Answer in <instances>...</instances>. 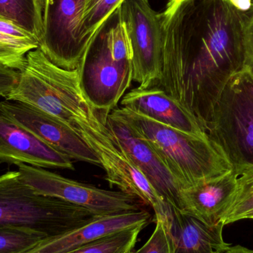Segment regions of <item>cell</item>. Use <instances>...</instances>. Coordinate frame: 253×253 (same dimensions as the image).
<instances>
[{
  "mask_svg": "<svg viewBox=\"0 0 253 253\" xmlns=\"http://www.w3.org/2000/svg\"><path fill=\"white\" fill-rule=\"evenodd\" d=\"M108 117V114L97 111L88 103L85 114L76 119L74 129L96 153L100 167L105 170V179L111 187H117L150 207L156 219H165L169 205L132 162L107 126Z\"/></svg>",
  "mask_w": 253,
  "mask_h": 253,
  "instance_id": "5",
  "label": "cell"
},
{
  "mask_svg": "<svg viewBox=\"0 0 253 253\" xmlns=\"http://www.w3.org/2000/svg\"><path fill=\"white\" fill-rule=\"evenodd\" d=\"M135 253H170V245L165 222L156 219V227L145 245Z\"/></svg>",
  "mask_w": 253,
  "mask_h": 253,
  "instance_id": "24",
  "label": "cell"
},
{
  "mask_svg": "<svg viewBox=\"0 0 253 253\" xmlns=\"http://www.w3.org/2000/svg\"><path fill=\"white\" fill-rule=\"evenodd\" d=\"M5 98L31 105L74 129L76 119L85 114L88 105L78 69L59 68L39 47L27 54L17 84Z\"/></svg>",
  "mask_w": 253,
  "mask_h": 253,
  "instance_id": "4",
  "label": "cell"
},
{
  "mask_svg": "<svg viewBox=\"0 0 253 253\" xmlns=\"http://www.w3.org/2000/svg\"><path fill=\"white\" fill-rule=\"evenodd\" d=\"M135 253V252H133V253Z\"/></svg>",
  "mask_w": 253,
  "mask_h": 253,
  "instance_id": "34",
  "label": "cell"
},
{
  "mask_svg": "<svg viewBox=\"0 0 253 253\" xmlns=\"http://www.w3.org/2000/svg\"><path fill=\"white\" fill-rule=\"evenodd\" d=\"M121 105L177 130L199 138H209L197 119L178 100L161 89L135 87L123 96Z\"/></svg>",
  "mask_w": 253,
  "mask_h": 253,
  "instance_id": "14",
  "label": "cell"
},
{
  "mask_svg": "<svg viewBox=\"0 0 253 253\" xmlns=\"http://www.w3.org/2000/svg\"><path fill=\"white\" fill-rule=\"evenodd\" d=\"M80 87L95 109L111 114L132 82L130 60H117L111 54L106 24L90 40L78 68Z\"/></svg>",
  "mask_w": 253,
  "mask_h": 253,
  "instance_id": "7",
  "label": "cell"
},
{
  "mask_svg": "<svg viewBox=\"0 0 253 253\" xmlns=\"http://www.w3.org/2000/svg\"><path fill=\"white\" fill-rule=\"evenodd\" d=\"M159 17L160 77L150 87L178 100L207 131L224 87L243 68L252 18L228 0H169Z\"/></svg>",
  "mask_w": 253,
  "mask_h": 253,
  "instance_id": "1",
  "label": "cell"
},
{
  "mask_svg": "<svg viewBox=\"0 0 253 253\" xmlns=\"http://www.w3.org/2000/svg\"><path fill=\"white\" fill-rule=\"evenodd\" d=\"M0 96H3V95H2V94H1V93H0Z\"/></svg>",
  "mask_w": 253,
  "mask_h": 253,
  "instance_id": "33",
  "label": "cell"
},
{
  "mask_svg": "<svg viewBox=\"0 0 253 253\" xmlns=\"http://www.w3.org/2000/svg\"><path fill=\"white\" fill-rule=\"evenodd\" d=\"M144 1H146V2H148V0H144Z\"/></svg>",
  "mask_w": 253,
  "mask_h": 253,
  "instance_id": "32",
  "label": "cell"
},
{
  "mask_svg": "<svg viewBox=\"0 0 253 253\" xmlns=\"http://www.w3.org/2000/svg\"><path fill=\"white\" fill-rule=\"evenodd\" d=\"M207 132L233 168L253 165V74L246 68L238 71L226 84Z\"/></svg>",
  "mask_w": 253,
  "mask_h": 253,
  "instance_id": "6",
  "label": "cell"
},
{
  "mask_svg": "<svg viewBox=\"0 0 253 253\" xmlns=\"http://www.w3.org/2000/svg\"><path fill=\"white\" fill-rule=\"evenodd\" d=\"M107 126L165 202L178 209L179 189L154 149L135 132L115 109L108 115Z\"/></svg>",
  "mask_w": 253,
  "mask_h": 253,
  "instance_id": "12",
  "label": "cell"
},
{
  "mask_svg": "<svg viewBox=\"0 0 253 253\" xmlns=\"http://www.w3.org/2000/svg\"><path fill=\"white\" fill-rule=\"evenodd\" d=\"M234 169L224 175L201 181L178 193V209L210 226L222 223L235 194Z\"/></svg>",
  "mask_w": 253,
  "mask_h": 253,
  "instance_id": "15",
  "label": "cell"
},
{
  "mask_svg": "<svg viewBox=\"0 0 253 253\" xmlns=\"http://www.w3.org/2000/svg\"><path fill=\"white\" fill-rule=\"evenodd\" d=\"M230 4L239 11L253 19V0H228Z\"/></svg>",
  "mask_w": 253,
  "mask_h": 253,
  "instance_id": "28",
  "label": "cell"
},
{
  "mask_svg": "<svg viewBox=\"0 0 253 253\" xmlns=\"http://www.w3.org/2000/svg\"><path fill=\"white\" fill-rule=\"evenodd\" d=\"M237 187L234 199L222 219L224 225L245 219L253 211V165L233 168Z\"/></svg>",
  "mask_w": 253,
  "mask_h": 253,
  "instance_id": "19",
  "label": "cell"
},
{
  "mask_svg": "<svg viewBox=\"0 0 253 253\" xmlns=\"http://www.w3.org/2000/svg\"><path fill=\"white\" fill-rule=\"evenodd\" d=\"M243 68L253 74V19L247 27L245 34V60Z\"/></svg>",
  "mask_w": 253,
  "mask_h": 253,
  "instance_id": "27",
  "label": "cell"
},
{
  "mask_svg": "<svg viewBox=\"0 0 253 253\" xmlns=\"http://www.w3.org/2000/svg\"><path fill=\"white\" fill-rule=\"evenodd\" d=\"M44 11L40 0H0V16L31 33L39 44L44 33Z\"/></svg>",
  "mask_w": 253,
  "mask_h": 253,
  "instance_id": "18",
  "label": "cell"
},
{
  "mask_svg": "<svg viewBox=\"0 0 253 253\" xmlns=\"http://www.w3.org/2000/svg\"><path fill=\"white\" fill-rule=\"evenodd\" d=\"M144 227L138 226L107 235L69 253H132Z\"/></svg>",
  "mask_w": 253,
  "mask_h": 253,
  "instance_id": "20",
  "label": "cell"
},
{
  "mask_svg": "<svg viewBox=\"0 0 253 253\" xmlns=\"http://www.w3.org/2000/svg\"><path fill=\"white\" fill-rule=\"evenodd\" d=\"M19 80V71L0 68V93L6 97L16 85Z\"/></svg>",
  "mask_w": 253,
  "mask_h": 253,
  "instance_id": "26",
  "label": "cell"
},
{
  "mask_svg": "<svg viewBox=\"0 0 253 253\" xmlns=\"http://www.w3.org/2000/svg\"><path fill=\"white\" fill-rule=\"evenodd\" d=\"M45 240L32 232L0 228V253H28Z\"/></svg>",
  "mask_w": 253,
  "mask_h": 253,
  "instance_id": "22",
  "label": "cell"
},
{
  "mask_svg": "<svg viewBox=\"0 0 253 253\" xmlns=\"http://www.w3.org/2000/svg\"><path fill=\"white\" fill-rule=\"evenodd\" d=\"M38 47V41L34 39L16 38L0 33V68L22 71L27 54Z\"/></svg>",
  "mask_w": 253,
  "mask_h": 253,
  "instance_id": "21",
  "label": "cell"
},
{
  "mask_svg": "<svg viewBox=\"0 0 253 253\" xmlns=\"http://www.w3.org/2000/svg\"><path fill=\"white\" fill-rule=\"evenodd\" d=\"M0 162L74 170L73 160L0 114Z\"/></svg>",
  "mask_w": 253,
  "mask_h": 253,
  "instance_id": "13",
  "label": "cell"
},
{
  "mask_svg": "<svg viewBox=\"0 0 253 253\" xmlns=\"http://www.w3.org/2000/svg\"><path fill=\"white\" fill-rule=\"evenodd\" d=\"M98 215L24 184L18 171L0 175V228L32 232L47 240L72 231Z\"/></svg>",
  "mask_w": 253,
  "mask_h": 253,
  "instance_id": "3",
  "label": "cell"
},
{
  "mask_svg": "<svg viewBox=\"0 0 253 253\" xmlns=\"http://www.w3.org/2000/svg\"><path fill=\"white\" fill-rule=\"evenodd\" d=\"M224 253H253V251L245 247L237 245V246L230 247V249Z\"/></svg>",
  "mask_w": 253,
  "mask_h": 253,
  "instance_id": "29",
  "label": "cell"
},
{
  "mask_svg": "<svg viewBox=\"0 0 253 253\" xmlns=\"http://www.w3.org/2000/svg\"><path fill=\"white\" fill-rule=\"evenodd\" d=\"M0 114L74 160L100 166L96 153L74 128L31 105L17 101L0 102Z\"/></svg>",
  "mask_w": 253,
  "mask_h": 253,
  "instance_id": "11",
  "label": "cell"
},
{
  "mask_svg": "<svg viewBox=\"0 0 253 253\" xmlns=\"http://www.w3.org/2000/svg\"><path fill=\"white\" fill-rule=\"evenodd\" d=\"M40 1L43 4V6L45 7L46 2H47V0H40Z\"/></svg>",
  "mask_w": 253,
  "mask_h": 253,
  "instance_id": "31",
  "label": "cell"
},
{
  "mask_svg": "<svg viewBox=\"0 0 253 253\" xmlns=\"http://www.w3.org/2000/svg\"><path fill=\"white\" fill-rule=\"evenodd\" d=\"M124 0H85L83 23L88 37L94 35L99 27Z\"/></svg>",
  "mask_w": 253,
  "mask_h": 253,
  "instance_id": "23",
  "label": "cell"
},
{
  "mask_svg": "<svg viewBox=\"0 0 253 253\" xmlns=\"http://www.w3.org/2000/svg\"><path fill=\"white\" fill-rule=\"evenodd\" d=\"M150 218L151 215L143 209L117 215L97 216L72 231L43 241L28 253H69L107 235L138 226L145 227Z\"/></svg>",
  "mask_w": 253,
  "mask_h": 253,
  "instance_id": "17",
  "label": "cell"
},
{
  "mask_svg": "<svg viewBox=\"0 0 253 253\" xmlns=\"http://www.w3.org/2000/svg\"><path fill=\"white\" fill-rule=\"evenodd\" d=\"M163 221L170 253H224L231 247L223 239V223L208 225L169 205Z\"/></svg>",
  "mask_w": 253,
  "mask_h": 253,
  "instance_id": "16",
  "label": "cell"
},
{
  "mask_svg": "<svg viewBox=\"0 0 253 253\" xmlns=\"http://www.w3.org/2000/svg\"><path fill=\"white\" fill-rule=\"evenodd\" d=\"M115 110L154 149L179 190L233 170L222 149L210 137L185 133L123 107Z\"/></svg>",
  "mask_w": 253,
  "mask_h": 253,
  "instance_id": "2",
  "label": "cell"
},
{
  "mask_svg": "<svg viewBox=\"0 0 253 253\" xmlns=\"http://www.w3.org/2000/svg\"><path fill=\"white\" fill-rule=\"evenodd\" d=\"M18 168L21 181L36 193L85 208L98 216L141 209L138 199L123 192L104 190L25 164H20Z\"/></svg>",
  "mask_w": 253,
  "mask_h": 253,
  "instance_id": "8",
  "label": "cell"
},
{
  "mask_svg": "<svg viewBox=\"0 0 253 253\" xmlns=\"http://www.w3.org/2000/svg\"><path fill=\"white\" fill-rule=\"evenodd\" d=\"M132 52V81L149 88L160 77L162 34L159 14L144 0L120 4Z\"/></svg>",
  "mask_w": 253,
  "mask_h": 253,
  "instance_id": "10",
  "label": "cell"
},
{
  "mask_svg": "<svg viewBox=\"0 0 253 253\" xmlns=\"http://www.w3.org/2000/svg\"><path fill=\"white\" fill-rule=\"evenodd\" d=\"M0 33L16 38L34 39L37 40L31 33L21 28L13 21L1 16H0Z\"/></svg>",
  "mask_w": 253,
  "mask_h": 253,
  "instance_id": "25",
  "label": "cell"
},
{
  "mask_svg": "<svg viewBox=\"0 0 253 253\" xmlns=\"http://www.w3.org/2000/svg\"><path fill=\"white\" fill-rule=\"evenodd\" d=\"M85 0H47L39 48L59 68L78 69L91 37L83 23Z\"/></svg>",
  "mask_w": 253,
  "mask_h": 253,
  "instance_id": "9",
  "label": "cell"
},
{
  "mask_svg": "<svg viewBox=\"0 0 253 253\" xmlns=\"http://www.w3.org/2000/svg\"><path fill=\"white\" fill-rule=\"evenodd\" d=\"M245 219H253V211L245 216Z\"/></svg>",
  "mask_w": 253,
  "mask_h": 253,
  "instance_id": "30",
  "label": "cell"
}]
</instances>
